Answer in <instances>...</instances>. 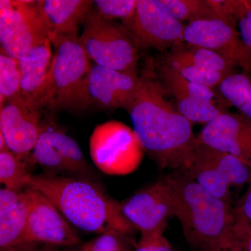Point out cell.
Wrapping results in <instances>:
<instances>
[{"mask_svg":"<svg viewBox=\"0 0 251 251\" xmlns=\"http://www.w3.org/2000/svg\"><path fill=\"white\" fill-rule=\"evenodd\" d=\"M234 16L237 20L243 42L251 57V3L250 1H232Z\"/></svg>","mask_w":251,"mask_h":251,"instance_id":"83f0119b","label":"cell"},{"mask_svg":"<svg viewBox=\"0 0 251 251\" xmlns=\"http://www.w3.org/2000/svg\"><path fill=\"white\" fill-rule=\"evenodd\" d=\"M154 69H145L126 111L146 152L161 169L186 171L197 137L193 124L167 99Z\"/></svg>","mask_w":251,"mask_h":251,"instance_id":"6da1fadb","label":"cell"},{"mask_svg":"<svg viewBox=\"0 0 251 251\" xmlns=\"http://www.w3.org/2000/svg\"><path fill=\"white\" fill-rule=\"evenodd\" d=\"M31 157L20 156L11 150L0 151V181L6 189L20 191L28 187L32 174Z\"/></svg>","mask_w":251,"mask_h":251,"instance_id":"603a6c76","label":"cell"},{"mask_svg":"<svg viewBox=\"0 0 251 251\" xmlns=\"http://www.w3.org/2000/svg\"><path fill=\"white\" fill-rule=\"evenodd\" d=\"M78 38L57 36L50 39L54 55L46 108L82 111L91 107L86 85L92 64Z\"/></svg>","mask_w":251,"mask_h":251,"instance_id":"277c9868","label":"cell"},{"mask_svg":"<svg viewBox=\"0 0 251 251\" xmlns=\"http://www.w3.org/2000/svg\"><path fill=\"white\" fill-rule=\"evenodd\" d=\"M33 166L45 173L97 181L96 173L85 159L78 144L59 129L48 127L42 132L31 156Z\"/></svg>","mask_w":251,"mask_h":251,"instance_id":"8fae6325","label":"cell"},{"mask_svg":"<svg viewBox=\"0 0 251 251\" xmlns=\"http://www.w3.org/2000/svg\"><path fill=\"white\" fill-rule=\"evenodd\" d=\"M139 77L138 74L92 64L86 85L91 106L126 110L138 89Z\"/></svg>","mask_w":251,"mask_h":251,"instance_id":"9a60e30c","label":"cell"},{"mask_svg":"<svg viewBox=\"0 0 251 251\" xmlns=\"http://www.w3.org/2000/svg\"><path fill=\"white\" fill-rule=\"evenodd\" d=\"M79 42L94 64L122 72L138 74V49L122 25L104 19L91 8Z\"/></svg>","mask_w":251,"mask_h":251,"instance_id":"5b68a950","label":"cell"},{"mask_svg":"<svg viewBox=\"0 0 251 251\" xmlns=\"http://www.w3.org/2000/svg\"><path fill=\"white\" fill-rule=\"evenodd\" d=\"M134 251H173V249L163 232H156L141 235Z\"/></svg>","mask_w":251,"mask_h":251,"instance_id":"f546056e","label":"cell"},{"mask_svg":"<svg viewBox=\"0 0 251 251\" xmlns=\"http://www.w3.org/2000/svg\"><path fill=\"white\" fill-rule=\"evenodd\" d=\"M171 175L175 217L193 251H228L242 244L231 203L211 195L184 171Z\"/></svg>","mask_w":251,"mask_h":251,"instance_id":"3957f363","label":"cell"},{"mask_svg":"<svg viewBox=\"0 0 251 251\" xmlns=\"http://www.w3.org/2000/svg\"></svg>","mask_w":251,"mask_h":251,"instance_id":"e575fe53","label":"cell"},{"mask_svg":"<svg viewBox=\"0 0 251 251\" xmlns=\"http://www.w3.org/2000/svg\"><path fill=\"white\" fill-rule=\"evenodd\" d=\"M154 72L166 94L174 99H194L221 106L217 103L223 98L218 97L213 89L186 80L163 61L157 63Z\"/></svg>","mask_w":251,"mask_h":251,"instance_id":"44dd1931","label":"cell"},{"mask_svg":"<svg viewBox=\"0 0 251 251\" xmlns=\"http://www.w3.org/2000/svg\"><path fill=\"white\" fill-rule=\"evenodd\" d=\"M128 238L115 231L99 234L90 242V251H131Z\"/></svg>","mask_w":251,"mask_h":251,"instance_id":"f1b7e54d","label":"cell"},{"mask_svg":"<svg viewBox=\"0 0 251 251\" xmlns=\"http://www.w3.org/2000/svg\"><path fill=\"white\" fill-rule=\"evenodd\" d=\"M122 25L139 49L164 51L184 42L186 25L172 18L156 0H137L134 14Z\"/></svg>","mask_w":251,"mask_h":251,"instance_id":"30bf717a","label":"cell"},{"mask_svg":"<svg viewBox=\"0 0 251 251\" xmlns=\"http://www.w3.org/2000/svg\"><path fill=\"white\" fill-rule=\"evenodd\" d=\"M21 77L18 60L0 54V105L18 97Z\"/></svg>","mask_w":251,"mask_h":251,"instance_id":"d4e9b609","label":"cell"},{"mask_svg":"<svg viewBox=\"0 0 251 251\" xmlns=\"http://www.w3.org/2000/svg\"><path fill=\"white\" fill-rule=\"evenodd\" d=\"M156 1L172 18L182 23L214 18L236 20L232 14L229 1L156 0Z\"/></svg>","mask_w":251,"mask_h":251,"instance_id":"ffe728a7","label":"cell"},{"mask_svg":"<svg viewBox=\"0 0 251 251\" xmlns=\"http://www.w3.org/2000/svg\"><path fill=\"white\" fill-rule=\"evenodd\" d=\"M163 60L190 63L221 73L226 76L236 73L237 67L233 62L214 51L197 46H190V48H186L183 44L172 49L165 55Z\"/></svg>","mask_w":251,"mask_h":251,"instance_id":"7402d4cb","label":"cell"},{"mask_svg":"<svg viewBox=\"0 0 251 251\" xmlns=\"http://www.w3.org/2000/svg\"><path fill=\"white\" fill-rule=\"evenodd\" d=\"M66 251H90V242L86 243L82 246L69 248Z\"/></svg>","mask_w":251,"mask_h":251,"instance_id":"d6a6232c","label":"cell"},{"mask_svg":"<svg viewBox=\"0 0 251 251\" xmlns=\"http://www.w3.org/2000/svg\"><path fill=\"white\" fill-rule=\"evenodd\" d=\"M228 251H249L247 250V248L244 247V244H239V245L236 246L233 249H231Z\"/></svg>","mask_w":251,"mask_h":251,"instance_id":"836d02e7","label":"cell"},{"mask_svg":"<svg viewBox=\"0 0 251 251\" xmlns=\"http://www.w3.org/2000/svg\"><path fill=\"white\" fill-rule=\"evenodd\" d=\"M213 196L231 203L230 188L249 183L251 168L229 153L201 143L197 138L189 166L184 171Z\"/></svg>","mask_w":251,"mask_h":251,"instance_id":"52a82bcc","label":"cell"},{"mask_svg":"<svg viewBox=\"0 0 251 251\" xmlns=\"http://www.w3.org/2000/svg\"><path fill=\"white\" fill-rule=\"evenodd\" d=\"M90 150L94 164L110 175H125L135 171L145 152L133 128L118 121L97 126L90 137Z\"/></svg>","mask_w":251,"mask_h":251,"instance_id":"8992f818","label":"cell"},{"mask_svg":"<svg viewBox=\"0 0 251 251\" xmlns=\"http://www.w3.org/2000/svg\"><path fill=\"white\" fill-rule=\"evenodd\" d=\"M137 0H95L92 9L104 19L122 21L133 16L136 8Z\"/></svg>","mask_w":251,"mask_h":251,"instance_id":"4316f807","label":"cell"},{"mask_svg":"<svg viewBox=\"0 0 251 251\" xmlns=\"http://www.w3.org/2000/svg\"><path fill=\"white\" fill-rule=\"evenodd\" d=\"M219 94L225 101L237 109L239 113L251 120V75L234 73L222 81Z\"/></svg>","mask_w":251,"mask_h":251,"instance_id":"cb8c5ba5","label":"cell"},{"mask_svg":"<svg viewBox=\"0 0 251 251\" xmlns=\"http://www.w3.org/2000/svg\"><path fill=\"white\" fill-rule=\"evenodd\" d=\"M121 206L124 215L141 235L164 232L176 211L171 175L137 191L122 202Z\"/></svg>","mask_w":251,"mask_h":251,"instance_id":"9c48e42d","label":"cell"},{"mask_svg":"<svg viewBox=\"0 0 251 251\" xmlns=\"http://www.w3.org/2000/svg\"><path fill=\"white\" fill-rule=\"evenodd\" d=\"M239 234L244 247L247 248L248 251H251V225L241 229Z\"/></svg>","mask_w":251,"mask_h":251,"instance_id":"1f68e13d","label":"cell"},{"mask_svg":"<svg viewBox=\"0 0 251 251\" xmlns=\"http://www.w3.org/2000/svg\"><path fill=\"white\" fill-rule=\"evenodd\" d=\"M244 196L234 207L237 228L242 229L251 225V176Z\"/></svg>","mask_w":251,"mask_h":251,"instance_id":"4dcf8cb0","label":"cell"},{"mask_svg":"<svg viewBox=\"0 0 251 251\" xmlns=\"http://www.w3.org/2000/svg\"><path fill=\"white\" fill-rule=\"evenodd\" d=\"M48 39L37 1H0L1 52L18 60Z\"/></svg>","mask_w":251,"mask_h":251,"instance_id":"ba28073f","label":"cell"},{"mask_svg":"<svg viewBox=\"0 0 251 251\" xmlns=\"http://www.w3.org/2000/svg\"><path fill=\"white\" fill-rule=\"evenodd\" d=\"M29 201L25 188L0 190V249L26 247Z\"/></svg>","mask_w":251,"mask_h":251,"instance_id":"ac0fdd59","label":"cell"},{"mask_svg":"<svg viewBox=\"0 0 251 251\" xmlns=\"http://www.w3.org/2000/svg\"><path fill=\"white\" fill-rule=\"evenodd\" d=\"M0 134L10 150L29 158L36 142L49 125L43 121V109L18 97L0 105Z\"/></svg>","mask_w":251,"mask_h":251,"instance_id":"5bb4252c","label":"cell"},{"mask_svg":"<svg viewBox=\"0 0 251 251\" xmlns=\"http://www.w3.org/2000/svg\"><path fill=\"white\" fill-rule=\"evenodd\" d=\"M197 138L251 168V120L241 114L224 112L204 125Z\"/></svg>","mask_w":251,"mask_h":251,"instance_id":"2e32d148","label":"cell"},{"mask_svg":"<svg viewBox=\"0 0 251 251\" xmlns=\"http://www.w3.org/2000/svg\"><path fill=\"white\" fill-rule=\"evenodd\" d=\"M167 65L179 73L186 80L214 90L226 78V75L221 73L209 70L198 67L190 63L176 62V61L162 60Z\"/></svg>","mask_w":251,"mask_h":251,"instance_id":"484cf974","label":"cell"},{"mask_svg":"<svg viewBox=\"0 0 251 251\" xmlns=\"http://www.w3.org/2000/svg\"><path fill=\"white\" fill-rule=\"evenodd\" d=\"M29 201L26 247L44 244L52 247H77L82 240L53 203L44 194L25 188Z\"/></svg>","mask_w":251,"mask_h":251,"instance_id":"4fadbf2b","label":"cell"},{"mask_svg":"<svg viewBox=\"0 0 251 251\" xmlns=\"http://www.w3.org/2000/svg\"><path fill=\"white\" fill-rule=\"evenodd\" d=\"M50 39L18 59L21 73L19 97L27 103L44 109L49 90L54 52Z\"/></svg>","mask_w":251,"mask_h":251,"instance_id":"e0dca14e","label":"cell"},{"mask_svg":"<svg viewBox=\"0 0 251 251\" xmlns=\"http://www.w3.org/2000/svg\"><path fill=\"white\" fill-rule=\"evenodd\" d=\"M93 5L92 0H40L37 6L49 32L57 36L78 37V27Z\"/></svg>","mask_w":251,"mask_h":251,"instance_id":"d6986e66","label":"cell"},{"mask_svg":"<svg viewBox=\"0 0 251 251\" xmlns=\"http://www.w3.org/2000/svg\"><path fill=\"white\" fill-rule=\"evenodd\" d=\"M237 20L214 18L188 23L184 41L214 51L251 75V57L237 29Z\"/></svg>","mask_w":251,"mask_h":251,"instance_id":"7c38bea8","label":"cell"},{"mask_svg":"<svg viewBox=\"0 0 251 251\" xmlns=\"http://www.w3.org/2000/svg\"><path fill=\"white\" fill-rule=\"evenodd\" d=\"M27 188L49 198L75 228L98 235L115 231L129 238L136 231L121 203L97 181L44 173L33 175Z\"/></svg>","mask_w":251,"mask_h":251,"instance_id":"7a4b0ae2","label":"cell"}]
</instances>
